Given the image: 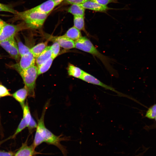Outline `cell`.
Wrapping results in <instances>:
<instances>
[{
	"instance_id": "cell-1",
	"label": "cell",
	"mask_w": 156,
	"mask_h": 156,
	"mask_svg": "<svg viewBox=\"0 0 156 156\" xmlns=\"http://www.w3.org/2000/svg\"><path fill=\"white\" fill-rule=\"evenodd\" d=\"M75 48L89 53L99 59L109 72L113 75L115 71L110 64L109 58L101 53L86 37L82 36L75 41Z\"/></svg>"
},
{
	"instance_id": "cell-2",
	"label": "cell",
	"mask_w": 156,
	"mask_h": 156,
	"mask_svg": "<svg viewBox=\"0 0 156 156\" xmlns=\"http://www.w3.org/2000/svg\"><path fill=\"white\" fill-rule=\"evenodd\" d=\"M16 18L23 20L29 28L38 29L43 25L49 14L33 11L30 9L21 12H18Z\"/></svg>"
},
{
	"instance_id": "cell-3",
	"label": "cell",
	"mask_w": 156,
	"mask_h": 156,
	"mask_svg": "<svg viewBox=\"0 0 156 156\" xmlns=\"http://www.w3.org/2000/svg\"><path fill=\"white\" fill-rule=\"evenodd\" d=\"M16 70L23 79L24 86L28 91V96L34 97L36 81L38 75L37 67L34 65L25 70Z\"/></svg>"
},
{
	"instance_id": "cell-4",
	"label": "cell",
	"mask_w": 156,
	"mask_h": 156,
	"mask_svg": "<svg viewBox=\"0 0 156 156\" xmlns=\"http://www.w3.org/2000/svg\"><path fill=\"white\" fill-rule=\"evenodd\" d=\"M68 139L61 135L57 136L46 128L45 132L43 135L41 142H45L49 144L53 145L56 146L62 152L64 156H67V151L65 146L61 144L62 141L67 140Z\"/></svg>"
},
{
	"instance_id": "cell-5",
	"label": "cell",
	"mask_w": 156,
	"mask_h": 156,
	"mask_svg": "<svg viewBox=\"0 0 156 156\" xmlns=\"http://www.w3.org/2000/svg\"><path fill=\"white\" fill-rule=\"evenodd\" d=\"M49 104L48 101L45 104L42 112L41 116L38 120L37 126L32 145L35 148L40 144L41 143L42 137L45 133L47 128L44 123V117L47 109Z\"/></svg>"
},
{
	"instance_id": "cell-6",
	"label": "cell",
	"mask_w": 156,
	"mask_h": 156,
	"mask_svg": "<svg viewBox=\"0 0 156 156\" xmlns=\"http://www.w3.org/2000/svg\"><path fill=\"white\" fill-rule=\"evenodd\" d=\"M80 79L88 83L99 86L106 89L114 92L120 96L126 97L129 99L131 98L129 96L117 91L111 86L103 83L93 76L84 71H83Z\"/></svg>"
},
{
	"instance_id": "cell-7",
	"label": "cell",
	"mask_w": 156,
	"mask_h": 156,
	"mask_svg": "<svg viewBox=\"0 0 156 156\" xmlns=\"http://www.w3.org/2000/svg\"><path fill=\"white\" fill-rule=\"evenodd\" d=\"M22 28L21 25H14L7 23L0 33V42L14 38Z\"/></svg>"
},
{
	"instance_id": "cell-8",
	"label": "cell",
	"mask_w": 156,
	"mask_h": 156,
	"mask_svg": "<svg viewBox=\"0 0 156 156\" xmlns=\"http://www.w3.org/2000/svg\"><path fill=\"white\" fill-rule=\"evenodd\" d=\"M0 45L12 57L16 60L18 59L20 55L18 45L14 38L0 42Z\"/></svg>"
},
{
	"instance_id": "cell-9",
	"label": "cell",
	"mask_w": 156,
	"mask_h": 156,
	"mask_svg": "<svg viewBox=\"0 0 156 156\" xmlns=\"http://www.w3.org/2000/svg\"><path fill=\"white\" fill-rule=\"evenodd\" d=\"M21 57L19 63L14 65L16 70H25L35 65L36 59L31 51Z\"/></svg>"
},
{
	"instance_id": "cell-10",
	"label": "cell",
	"mask_w": 156,
	"mask_h": 156,
	"mask_svg": "<svg viewBox=\"0 0 156 156\" xmlns=\"http://www.w3.org/2000/svg\"><path fill=\"white\" fill-rule=\"evenodd\" d=\"M56 6L54 0H48L43 3L31 9V11L48 14Z\"/></svg>"
},
{
	"instance_id": "cell-11",
	"label": "cell",
	"mask_w": 156,
	"mask_h": 156,
	"mask_svg": "<svg viewBox=\"0 0 156 156\" xmlns=\"http://www.w3.org/2000/svg\"><path fill=\"white\" fill-rule=\"evenodd\" d=\"M26 141L23 143L21 146L14 154V156H33L37 154H40L35 150V148L32 144L28 146Z\"/></svg>"
},
{
	"instance_id": "cell-12",
	"label": "cell",
	"mask_w": 156,
	"mask_h": 156,
	"mask_svg": "<svg viewBox=\"0 0 156 156\" xmlns=\"http://www.w3.org/2000/svg\"><path fill=\"white\" fill-rule=\"evenodd\" d=\"M79 5L85 9H88L97 12H105L109 9L107 5H102L91 0Z\"/></svg>"
},
{
	"instance_id": "cell-13",
	"label": "cell",
	"mask_w": 156,
	"mask_h": 156,
	"mask_svg": "<svg viewBox=\"0 0 156 156\" xmlns=\"http://www.w3.org/2000/svg\"><path fill=\"white\" fill-rule=\"evenodd\" d=\"M54 38V41L57 42L60 47L67 49L75 48V41L64 35Z\"/></svg>"
},
{
	"instance_id": "cell-14",
	"label": "cell",
	"mask_w": 156,
	"mask_h": 156,
	"mask_svg": "<svg viewBox=\"0 0 156 156\" xmlns=\"http://www.w3.org/2000/svg\"><path fill=\"white\" fill-rule=\"evenodd\" d=\"M12 96L20 104L22 108L25 105V102L28 96V91L24 86L12 94Z\"/></svg>"
},
{
	"instance_id": "cell-15",
	"label": "cell",
	"mask_w": 156,
	"mask_h": 156,
	"mask_svg": "<svg viewBox=\"0 0 156 156\" xmlns=\"http://www.w3.org/2000/svg\"><path fill=\"white\" fill-rule=\"evenodd\" d=\"M51 54V46H47L36 59V63L37 66L41 64L50 58Z\"/></svg>"
},
{
	"instance_id": "cell-16",
	"label": "cell",
	"mask_w": 156,
	"mask_h": 156,
	"mask_svg": "<svg viewBox=\"0 0 156 156\" xmlns=\"http://www.w3.org/2000/svg\"><path fill=\"white\" fill-rule=\"evenodd\" d=\"M64 35L74 41L82 36L80 31L74 26L69 29Z\"/></svg>"
},
{
	"instance_id": "cell-17",
	"label": "cell",
	"mask_w": 156,
	"mask_h": 156,
	"mask_svg": "<svg viewBox=\"0 0 156 156\" xmlns=\"http://www.w3.org/2000/svg\"><path fill=\"white\" fill-rule=\"evenodd\" d=\"M48 42L39 43L30 49V51L36 59L47 47Z\"/></svg>"
},
{
	"instance_id": "cell-18",
	"label": "cell",
	"mask_w": 156,
	"mask_h": 156,
	"mask_svg": "<svg viewBox=\"0 0 156 156\" xmlns=\"http://www.w3.org/2000/svg\"><path fill=\"white\" fill-rule=\"evenodd\" d=\"M68 12L74 16H84L85 9L79 4H73L68 8Z\"/></svg>"
},
{
	"instance_id": "cell-19",
	"label": "cell",
	"mask_w": 156,
	"mask_h": 156,
	"mask_svg": "<svg viewBox=\"0 0 156 156\" xmlns=\"http://www.w3.org/2000/svg\"><path fill=\"white\" fill-rule=\"evenodd\" d=\"M67 70L69 76L79 79L83 71L80 68L70 63L68 65Z\"/></svg>"
},
{
	"instance_id": "cell-20",
	"label": "cell",
	"mask_w": 156,
	"mask_h": 156,
	"mask_svg": "<svg viewBox=\"0 0 156 156\" xmlns=\"http://www.w3.org/2000/svg\"><path fill=\"white\" fill-rule=\"evenodd\" d=\"M84 18V16H74V26L80 31H83L88 35L85 29Z\"/></svg>"
},
{
	"instance_id": "cell-21",
	"label": "cell",
	"mask_w": 156,
	"mask_h": 156,
	"mask_svg": "<svg viewBox=\"0 0 156 156\" xmlns=\"http://www.w3.org/2000/svg\"><path fill=\"white\" fill-rule=\"evenodd\" d=\"M53 59L51 57L45 62L37 66L38 75L42 74L47 71L50 68Z\"/></svg>"
},
{
	"instance_id": "cell-22",
	"label": "cell",
	"mask_w": 156,
	"mask_h": 156,
	"mask_svg": "<svg viewBox=\"0 0 156 156\" xmlns=\"http://www.w3.org/2000/svg\"><path fill=\"white\" fill-rule=\"evenodd\" d=\"M16 40L18 52L21 57L30 52V49L23 44L18 38Z\"/></svg>"
},
{
	"instance_id": "cell-23",
	"label": "cell",
	"mask_w": 156,
	"mask_h": 156,
	"mask_svg": "<svg viewBox=\"0 0 156 156\" xmlns=\"http://www.w3.org/2000/svg\"><path fill=\"white\" fill-rule=\"evenodd\" d=\"M23 109V118H24L28 125L32 116L31 115L28 104L27 102H26Z\"/></svg>"
},
{
	"instance_id": "cell-24",
	"label": "cell",
	"mask_w": 156,
	"mask_h": 156,
	"mask_svg": "<svg viewBox=\"0 0 156 156\" xmlns=\"http://www.w3.org/2000/svg\"><path fill=\"white\" fill-rule=\"evenodd\" d=\"M51 48L52 51L51 57L54 60L60 53V46L57 42L54 41L53 43L51 46Z\"/></svg>"
},
{
	"instance_id": "cell-25",
	"label": "cell",
	"mask_w": 156,
	"mask_h": 156,
	"mask_svg": "<svg viewBox=\"0 0 156 156\" xmlns=\"http://www.w3.org/2000/svg\"><path fill=\"white\" fill-rule=\"evenodd\" d=\"M28 125L24 118H23L20 122L16 131L14 134L11 136L12 138H14L18 133L21 132L26 127H27Z\"/></svg>"
},
{
	"instance_id": "cell-26",
	"label": "cell",
	"mask_w": 156,
	"mask_h": 156,
	"mask_svg": "<svg viewBox=\"0 0 156 156\" xmlns=\"http://www.w3.org/2000/svg\"><path fill=\"white\" fill-rule=\"evenodd\" d=\"M146 117L151 119H154L156 116V104L151 107L146 112Z\"/></svg>"
},
{
	"instance_id": "cell-27",
	"label": "cell",
	"mask_w": 156,
	"mask_h": 156,
	"mask_svg": "<svg viewBox=\"0 0 156 156\" xmlns=\"http://www.w3.org/2000/svg\"><path fill=\"white\" fill-rule=\"evenodd\" d=\"M0 12H5L16 14L17 11L9 5L0 3Z\"/></svg>"
},
{
	"instance_id": "cell-28",
	"label": "cell",
	"mask_w": 156,
	"mask_h": 156,
	"mask_svg": "<svg viewBox=\"0 0 156 156\" xmlns=\"http://www.w3.org/2000/svg\"><path fill=\"white\" fill-rule=\"evenodd\" d=\"M11 96L12 94L4 86L0 84V98Z\"/></svg>"
},
{
	"instance_id": "cell-29",
	"label": "cell",
	"mask_w": 156,
	"mask_h": 156,
	"mask_svg": "<svg viewBox=\"0 0 156 156\" xmlns=\"http://www.w3.org/2000/svg\"><path fill=\"white\" fill-rule=\"evenodd\" d=\"M95 2L101 5H107L108 4L111 3H116L118 2V0H90Z\"/></svg>"
},
{
	"instance_id": "cell-30",
	"label": "cell",
	"mask_w": 156,
	"mask_h": 156,
	"mask_svg": "<svg viewBox=\"0 0 156 156\" xmlns=\"http://www.w3.org/2000/svg\"><path fill=\"white\" fill-rule=\"evenodd\" d=\"M37 126V123L32 117L27 127L29 130L31 131L34 129H36Z\"/></svg>"
},
{
	"instance_id": "cell-31",
	"label": "cell",
	"mask_w": 156,
	"mask_h": 156,
	"mask_svg": "<svg viewBox=\"0 0 156 156\" xmlns=\"http://www.w3.org/2000/svg\"><path fill=\"white\" fill-rule=\"evenodd\" d=\"M67 2L71 5L80 4L90 0H66Z\"/></svg>"
},
{
	"instance_id": "cell-32",
	"label": "cell",
	"mask_w": 156,
	"mask_h": 156,
	"mask_svg": "<svg viewBox=\"0 0 156 156\" xmlns=\"http://www.w3.org/2000/svg\"><path fill=\"white\" fill-rule=\"evenodd\" d=\"M14 153L11 151H0V156H13Z\"/></svg>"
},
{
	"instance_id": "cell-33",
	"label": "cell",
	"mask_w": 156,
	"mask_h": 156,
	"mask_svg": "<svg viewBox=\"0 0 156 156\" xmlns=\"http://www.w3.org/2000/svg\"><path fill=\"white\" fill-rule=\"evenodd\" d=\"M7 23L5 21L0 18V33L3 27Z\"/></svg>"
},
{
	"instance_id": "cell-34",
	"label": "cell",
	"mask_w": 156,
	"mask_h": 156,
	"mask_svg": "<svg viewBox=\"0 0 156 156\" xmlns=\"http://www.w3.org/2000/svg\"><path fill=\"white\" fill-rule=\"evenodd\" d=\"M63 0H54L56 6H57Z\"/></svg>"
},
{
	"instance_id": "cell-35",
	"label": "cell",
	"mask_w": 156,
	"mask_h": 156,
	"mask_svg": "<svg viewBox=\"0 0 156 156\" xmlns=\"http://www.w3.org/2000/svg\"><path fill=\"white\" fill-rule=\"evenodd\" d=\"M11 137L8 138L6 139L5 140H3L2 141H0V145L2 144L3 143L5 142V141H7L9 139H11Z\"/></svg>"
},
{
	"instance_id": "cell-36",
	"label": "cell",
	"mask_w": 156,
	"mask_h": 156,
	"mask_svg": "<svg viewBox=\"0 0 156 156\" xmlns=\"http://www.w3.org/2000/svg\"><path fill=\"white\" fill-rule=\"evenodd\" d=\"M155 120H156V116L155 117Z\"/></svg>"
}]
</instances>
